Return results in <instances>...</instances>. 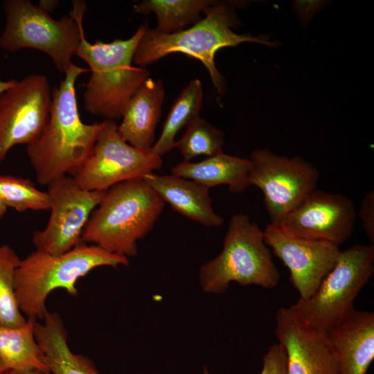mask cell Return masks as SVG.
I'll return each mask as SVG.
<instances>
[{
  "label": "cell",
  "instance_id": "obj_1",
  "mask_svg": "<svg viewBox=\"0 0 374 374\" xmlns=\"http://www.w3.org/2000/svg\"><path fill=\"white\" fill-rule=\"evenodd\" d=\"M88 68L72 64L52 91L48 121L38 137L27 145V154L37 181L48 185L71 175L89 154L103 123L87 124L78 109L75 82Z\"/></svg>",
  "mask_w": 374,
  "mask_h": 374
},
{
  "label": "cell",
  "instance_id": "obj_2",
  "mask_svg": "<svg viewBox=\"0 0 374 374\" xmlns=\"http://www.w3.org/2000/svg\"><path fill=\"white\" fill-rule=\"evenodd\" d=\"M165 203L143 178L109 188L91 213L82 241L127 258L154 226Z\"/></svg>",
  "mask_w": 374,
  "mask_h": 374
},
{
  "label": "cell",
  "instance_id": "obj_3",
  "mask_svg": "<svg viewBox=\"0 0 374 374\" xmlns=\"http://www.w3.org/2000/svg\"><path fill=\"white\" fill-rule=\"evenodd\" d=\"M205 17L187 29L165 34L148 27L136 47L133 62L143 67L172 53H183L199 60L208 70L218 93L225 82L215 63L217 51L243 42H255L269 46L278 43L267 36L237 34L231 28L236 24L233 8L227 3L215 1L204 12Z\"/></svg>",
  "mask_w": 374,
  "mask_h": 374
},
{
  "label": "cell",
  "instance_id": "obj_4",
  "mask_svg": "<svg viewBox=\"0 0 374 374\" xmlns=\"http://www.w3.org/2000/svg\"><path fill=\"white\" fill-rule=\"evenodd\" d=\"M148 26L141 25L128 39L105 43L89 42L82 36L75 56L84 60L91 74L83 93L90 114L115 121L136 91L149 78V71L132 65L138 44Z\"/></svg>",
  "mask_w": 374,
  "mask_h": 374
},
{
  "label": "cell",
  "instance_id": "obj_5",
  "mask_svg": "<svg viewBox=\"0 0 374 374\" xmlns=\"http://www.w3.org/2000/svg\"><path fill=\"white\" fill-rule=\"evenodd\" d=\"M128 258L110 253L96 245L82 243L60 255L35 250L21 260L15 274V296L21 313L44 319L50 293L63 289L76 296L78 280L102 266H127Z\"/></svg>",
  "mask_w": 374,
  "mask_h": 374
},
{
  "label": "cell",
  "instance_id": "obj_6",
  "mask_svg": "<svg viewBox=\"0 0 374 374\" xmlns=\"http://www.w3.org/2000/svg\"><path fill=\"white\" fill-rule=\"evenodd\" d=\"M87 10L84 1H73L69 15L57 20L28 0H6L0 46L9 52L25 48L42 51L64 74L84 35L82 22Z\"/></svg>",
  "mask_w": 374,
  "mask_h": 374
},
{
  "label": "cell",
  "instance_id": "obj_7",
  "mask_svg": "<svg viewBox=\"0 0 374 374\" xmlns=\"http://www.w3.org/2000/svg\"><path fill=\"white\" fill-rule=\"evenodd\" d=\"M199 278L205 292L220 294L231 282L274 288L280 272L265 242L263 230L248 215L237 213L229 222L221 253L201 267Z\"/></svg>",
  "mask_w": 374,
  "mask_h": 374
},
{
  "label": "cell",
  "instance_id": "obj_8",
  "mask_svg": "<svg viewBox=\"0 0 374 374\" xmlns=\"http://www.w3.org/2000/svg\"><path fill=\"white\" fill-rule=\"evenodd\" d=\"M374 273V244L341 251L314 293L290 308L306 324L326 333L354 310V302Z\"/></svg>",
  "mask_w": 374,
  "mask_h": 374
},
{
  "label": "cell",
  "instance_id": "obj_9",
  "mask_svg": "<svg viewBox=\"0 0 374 374\" xmlns=\"http://www.w3.org/2000/svg\"><path fill=\"white\" fill-rule=\"evenodd\" d=\"M83 163L70 176L82 189L106 191L119 183L143 178L163 165L161 157L125 142L115 121L105 120Z\"/></svg>",
  "mask_w": 374,
  "mask_h": 374
},
{
  "label": "cell",
  "instance_id": "obj_10",
  "mask_svg": "<svg viewBox=\"0 0 374 374\" xmlns=\"http://www.w3.org/2000/svg\"><path fill=\"white\" fill-rule=\"evenodd\" d=\"M249 159V185L262 191L269 224L272 225L277 224L316 189L319 172L301 157L279 156L262 148L254 150Z\"/></svg>",
  "mask_w": 374,
  "mask_h": 374
},
{
  "label": "cell",
  "instance_id": "obj_11",
  "mask_svg": "<svg viewBox=\"0 0 374 374\" xmlns=\"http://www.w3.org/2000/svg\"><path fill=\"white\" fill-rule=\"evenodd\" d=\"M48 186L49 220L42 230L33 232L32 241L36 250L60 255L83 243L84 229L107 190L82 189L70 175L62 176Z\"/></svg>",
  "mask_w": 374,
  "mask_h": 374
},
{
  "label": "cell",
  "instance_id": "obj_12",
  "mask_svg": "<svg viewBox=\"0 0 374 374\" xmlns=\"http://www.w3.org/2000/svg\"><path fill=\"white\" fill-rule=\"evenodd\" d=\"M52 91L44 74H29L0 96V166L15 145L32 143L46 125Z\"/></svg>",
  "mask_w": 374,
  "mask_h": 374
},
{
  "label": "cell",
  "instance_id": "obj_13",
  "mask_svg": "<svg viewBox=\"0 0 374 374\" xmlns=\"http://www.w3.org/2000/svg\"><path fill=\"white\" fill-rule=\"evenodd\" d=\"M357 217L348 196L314 189L274 226L294 235L339 246L350 237Z\"/></svg>",
  "mask_w": 374,
  "mask_h": 374
},
{
  "label": "cell",
  "instance_id": "obj_14",
  "mask_svg": "<svg viewBox=\"0 0 374 374\" xmlns=\"http://www.w3.org/2000/svg\"><path fill=\"white\" fill-rule=\"evenodd\" d=\"M263 234L265 244L289 269L290 281L303 299L314 293L341 251L335 244L294 235L271 224Z\"/></svg>",
  "mask_w": 374,
  "mask_h": 374
},
{
  "label": "cell",
  "instance_id": "obj_15",
  "mask_svg": "<svg viewBox=\"0 0 374 374\" xmlns=\"http://www.w3.org/2000/svg\"><path fill=\"white\" fill-rule=\"evenodd\" d=\"M275 335L287 355V374H339L326 332L304 323L292 310L279 308Z\"/></svg>",
  "mask_w": 374,
  "mask_h": 374
},
{
  "label": "cell",
  "instance_id": "obj_16",
  "mask_svg": "<svg viewBox=\"0 0 374 374\" xmlns=\"http://www.w3.org/2000/svg\"><path fill=\"white\" fill-rule=\"evenodd\" d=\"M339 374H366L374 359V313L354 310L326 333Z\"/></svg>",
  "mask_w": 374,
  "mask_h": 374
},
{
  "label": "cell",
  "instance_id": "obj_17",
  "mask_svg": "<svg viewBox=\"0 0 374 374\" xmlns=\"http://www.w3.org/2000/svg\"><path fill=\"white\" fill-rule=\"evenodd\" d=\"M165 95L162 81L150 77L136 91L118 125V132L125 142L142 150H151Z\"/></svg>",
  "mask_w": 374,
  "mask_h": 374
},
{
  "label": "cell",
  "instance_id": "obj_18",
  "mask_svg": "<svg viewBox=\"0 0 374 374\" xmlns=\"http://www.w3.org/2000/svg\"><path fill=\"white\" fill-rule=\"evenodd\" d=\"M143 179L164 203L180 215L206 227H217L224 218L217 214L212 205L209 189L190 179L173 175L151 172Z\"/></svg>",
  "mask_w": 374,
  "mask_h": 374
},
{
  "label": "cell",
  "instance_id": "obj_19",
  "mask_svg": "<svg viewBox=\"0 0 374 374\" xmlns=\"http://www.w3.org/2000/svg\"><path fill=\"white\" fill-rule=\"evenodd\" d=\"M43 320L42 323L35 321L34 335L51 374H100L90 359L71 351L57 313L48 312Z\"/></svg>",
  "mask_w": 374,
  "mask_h": 374
},
{
  "label": "cell",
  "instance_id": "obj_20",
  "mask_svg": "<svg viewBox=\"0 0 374 374\" xmlns=\"http://www.w3.org/2000/svg\"><path fill=\"white\" fill-rule=\"evenodd\" d=\"M250 161L223 152L198 162H181L171 174L196 181L208 189L226 184L232 193H244L249 187Z\"/></svg>",
  "mask_w": 374,
  "mask_h": 374
},
{
  "label": "cell",
  "instance_id": "obj_21",
  "mask_svg": "<svg viewBox=\"0 0 374 374\" xmlns=\"http://www.w3.org/2000/svg\"><path fill=\"white\" fill-rule=\"evenodd\" d=\"M36 321L28 318L26 324L15 328L0 323V357L9 374H20L33 368L48 371L35 338Z\"/></svg>",
  "mask_w": 374,
  "mask_h": 374
},
{
  "label": "cell",
  "instance_id": "obj_22",
  "mask_svg": "<svg viewBox=\"0 0 374 374\" xmlns=\"http://www.w3.org/2000/svg\"><path fill=\"white\" fill-rule=\"evenodd\" d=\"M203 95L198 79L191 80L182 90L168 112L161 135L150 150L151 153L161 157L174 148L178 132L199 117Z\"/></svg>",
  "mask_w": 374,
  "mask_h": 374
},
{
  "label": "cell",
  "instance_id": "obj_23",
  "mask_svg": "<svg viewBox=\"0 0 374 374\" xmlns=\"http://www.w3.org/2000/svg\"><path fill=\"white\" fill-rule=\"evenodd\" d=\"M211 0H144L133 6L138 14L154 12L157 31L171 34L184 30L201 19V13L215 3Z\"/></svg>",
  "mask_w": 374,
  "mask_h": 374
},
{
  "label": "cell",
  "instance_id": "obj_24",
  "mask_svg": "<svg viewBox=\"0 0 374 374\" xmlns=\"http://www.w3.org/2000/svg\"><path fill=\"white\" fill-rule=\"evenodd\" d=\"M21 260L10 246L0 245V323L8 327H21L27 321L15 296V274Z\"/></svg>",
  "mask_w": 374,
  "mask_h": 374
},
{
  "label": "cell",
  "instance_id": "obj_25",
  "mask_svg": "<svg viewBox=\"0 0 374 374\" xmlns=\"http://www.w3.org/2000/svg\"><path fill=\"white\" fill-rule=\"evenodd\" d=\"M224 143L223 132L199 117L186 127L174 148L179 150L184 161L190 162L198 156L208 157L222 152Z\"/></svg>",
  "mask_w": 374,
  "mask_h": 374
},
{
  "label": "cell",
  "instance_id": "obj_26",
  "mask_svg": "<svg viewBox=\"0 0 374 374\" xmlns=\"http://www.w3.org/2000/svg\"><path fill=\"white\" fill-rule=\"evenodd\" d=\"M0 202L17 212L50 210L47 192L37 188L29 179L11 175L0 174Z\"/></svg>",
  "mask_w": 374,
  "mask_h": 374
},
{
  "label": "cell",
  "instance_id": "obj_27",
  "mask_svg": "<svg viewBox=\"0 0 374 374\" xmlns=\"http://www.w3.org/2000/svg\"><path fill=\"white\" fill-rule=\"evenodd\" d=\"M204 374H209L206 367H204ZM260 374H287L286 352L280 344H274L268 348Z\"/></svg>",
  "mask_w": 374,
  "mask_h": 374
},
{
  "label": "cell",
  "instance_id": "obj_28",
  "mask_svg": "<svg viewBox=\"0 0 374 374\" xmlns=\"http://www.w3.org/2000/svg\"><path fill=\"white\" fill-rule=\"evenodd\" d=\"M359 215L367 236L374 243V191H369L363 198L357 216Z\"/></svg>",
  "mask_w": 374,
  "mask_h": 374
},
{
  "label": "cell",
  "instance_id": "obj_29",
  "mask_svg": "<svg viewBox=\"0 0 374 374\" xmlns=\"http://www.w3.org/2000/svg\"><path fill=\"white\" fill-rule=\"evenodd\" d=\"M58 4L59 1L56 0H41L38 6L44 11L50 13L56 8Z\"/></svg>",
  "mask_w": 374,
  "mask_h": 374
},
{
  "label": "cell",
  "instance_id": "obj_30",
  "mask_svg": "<svg viewBox=\"0 0 374 374\" xmlns=\"http://www.w3.org/2000/svg\"><path fill=\"white\" fill-rule=\"evenodd\" d=\"M16 79H10L9 80H0V96L10 87L14 86L17 82Z\"/></svg>",
  "mask_w": 374,
  "mask_h": 374
},
{
  "label": "cell",
  "instance_id": "obj_31",
  "mask_svg": "<svg viewBox=\"0 0 374 374\" xmlns=\"http://www.w3.org/2000/svg\"><path fill=\"white\" fill-rule=\"evenodd\" d=\"M20 374H51V373L44 369L33 368Z\"/></svg>",
  "mask_w": 374,
  "mask_h": 374
},
{
  "label": "cell",
  "instance_id": "obj_32",
  "mask_svg": "<svg viewBox=\"0 0 374 374\" xmlns=\"http://www.w3.org/2000/svg\"><path fill=\"white\" fill-rule=\"evenodd\" d=\"M10 371L6 367L2 358L0 357V374H9Z\"/></svg>",
  "mask_w": 374,
  "mask_h": 374
},
{
  "label": "cell",
  "instance_id": "obj_33",
  "mask_svg": "<svg viewBox=\"0 0 374 374\" xmlns=\"http://www.w3.org/2000/svg\"><path fill=\"white\" fill-rule=\"evenodd\" d=\"M7 212V208L0 202V219H3Z\"/></svg>",
  "mask_w": 374,
  "mask_h": 374
}]
</instances>
